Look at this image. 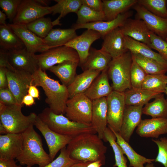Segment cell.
<instances>
[{"instance_id":"ab89813d","label":"cell","mask_w":167,"mask_h":167,"mask_svg":"<svg viewBox=\"0 0 167 167\" xmlns=\"http://www.w3.org/2000/svg\"><path fill=\"white\" fill-rule=\"evenodd\" d=\"M26 25L27 28L34 34L43 39L54 26L51 19L42 17Z\"/></svg>"},{"instance_id":"c3c4849f","label":"cell","mask_w":167,"mask_h":167,"mask_svg":"<svg viewBox=\"0 0 167 167\" xmlns=\"http://www.w3.org/2000/svg\"><path fill=\"white\" fill-rule=\"evenodd\" d=\"M82 4L98 12H103V3L101 0H82Z\"/></svg>"},{"instance_id":"4dcf8cb0","label":"cell","mask_w":167,"mask_h":167,"mask_svg":"<svg viewBox=\"0 0 167 167\" xmlns=\"http://www.w3.org/2000/svg\"><path fill=\"white\" fill-rule=\"evenodd\" d=\"M0 49L6 51L25 48L19 37L6 24L0 25Z\"/></svg>"},{"instance_id":"f6af8a7d","label":"cell","mask_w":167,"mask_h":167,"mask_svg":"<svg viewBox=\"0 0 167 167\" xmlns=\"http://www.w3.org/2000/svg\"><path fill=\"white\" fill-rule=\"evenodd\" d=\"M22 0H0V6L9 20L13 21Z\"/></svg>"},{"instance_id":"91938a15","label":"cell","mask_w":167,"mask_h":167,"mask_svg":"<svg viewBox=\"0 0 167 167\" xmlns=\"http://www.w3.org/2000/svg\"><path fill=\"white\" fill-rule=\"evenodd\" d=\"M5 127L0 123V135H5L8 133Z\"/></svg>"},{"instance_id":"ba28073f","label":"cell","mask_w":167,"mask_h":167,"mask_svg":"<svg viewBox=\"0 0 167 167\" xmlns=\"http://www.w3.org/2000/svg\"><path fill=\"white\" fill-rule=\"evenodd\" d=\"M36 56L40 67L45 71L66 61L79 63L77 52L73 49L65 45L50 49Z\"/></svg>"},{"instance_id":"9f6ffc18","label":"cell","mask_w":167,"mask_h":167,"mask_svg":"<svg viewBox=\"0 0 167 167\" xmlns=\"http://www.w3.org/2000/svg\"><path fill=\"white\" fill-rule=\"evenodd\" d=\"M91 162L80 161L72 165L71 167H87Z\"/></svg>"},{"instance_id":"f5cc1de1","label":"cell","mask_w":167,"mask_h":167,"mask_svg":"<svg viewBox=\"0 0 167 167\" xmlns=\"http://www.w3.org/2000/svg\"><path fill=\"white\" fill-rule=\"evenodd\" d=\"M28 94L34 98H36L38 99H40L39 91L36 87L33 84L29 86Z\"/></svg>"},{"instance_id":"52a82bcc","label":"cell","mask_w":167,"mask_h":167,"mask_svg":"<svg viewBox=\"0 0 167 167\" xmlns=\"http://www.w3.org/2000/svg\"><path fill=\"white\" fill-rule=\"evenodd\" d=\"M92 101L84 93L69 98L65 111L66 117L75 122L91 124Z\"/></svg>"},{"instance_id":"2e32d148","label":"cell","mask_w":167,"mask_h":167,"mask_svg":"<svg viewBox=\"0 0 167 167\" xmlns=\"http://www.w3.org/2000/svg\"><path fill=\"white\" fill-rule=\"evenodd\" d=\"M101 37V36L98 32L87 29L81 35L77 36L64 45L71 48L77 52L79 58V65L81 66L87 60L91 45Z\"/></svg>"},{"instance_id":"603a6c76","label":"cell","mask_w":167,"mask_h":167,"mask_svg":"<svg viewBox=\"0 0 167 167\" xmlns=\"http://www.w3.org/2000/svg\"><path fill=\"white\" fill-rule=\"evenodd\" d=\"M136 132L141 137L157 139L160 135L167 134V118H152L142 120Z\"/></svg>"},{"instance_id":"e0dca14e","label":"cell","mask_w":167,"mask_h":167,"mask_svg":"<svg viewBox=\"0 0 167 167\" xmlns=\"http://www.w3.org/2000/svg\"><path fill=\"white\" fill-rule=\"evenodd\" d=\"M143 105H126L121 127L118 132L121 136L129 143L135 129L141 120Z\"/></svg>"},{"instance_id":"7bdbcfd3","label":"cell","mask_w":167,"mask_h":167,"mask_svg":"<svg viewBox=\"0 0 167 167\" xmlns=\"http://www.w3.org/2000/svg\"><path fill=\"white\" fill-rule=\"evenodd\" d=\"M60 151L59 155L56 159L44 167H71L73 164L80 162L70 158L66 147Z\"/></svg>"},{"instance_id":"6125c7cd","label":"cell","mask_w":167,"mask_h":167,"mask_svg":"<svg viewBox=\"0 0 167 167\" xmlns=\"http://www.w3.org/2000/svg\"><path fill=\"white\" fill-rule=\"evenodd\" d=\"M165 94L166 95V99L167 101V84H166V89H165Z\"/></svg>"},{"instance_id":"8fae6325","label":"cell","mask_w":167,"mask_h":167,"mask_svg":"<svg viewBox=\"0 0 167 167\" xmlns=\"http://www.w3.org/2000/svg\"><path fill=\"white\" fill-rule=\"evenodd\" d=\"M52 13L51 6H42L35 0H22L12 23L26 24Z\"/></svg>"},{"instance_id":"f1b7e54d","label":"cell","mask_w":167,"mask_h":167,"mask_svg":"<svg viewBox=\"0 0 167 167\" xmlns=\"http://www.w3.org/2000/svg\"><path fill=\"white\" fill-rule=\"evenodd\" d=\"M76 30L73 28L52 29L43 40L50 49L63 46L77 36Z\"/></svg>"},{"instance_id":"003e7915","label":"cell","mask_w":167,"mask_h":167,"mask_svg":"<svg viewBox=\"0 0 167 167\" xmlns=\"http://www.w3.org/2000/svg\"></svg>"},{"instance_id":"bcb514c9","label":"cell","mask_w":167,"mask_h":167,"mask_svg":"<svg viewBox=\"0 0 167 167\" xmlns=\"http://www.w3.org/2000/svg\"><path fill=\"white\" fill-rule=\"evenodd\" d=\"M152 140L158 148V154L154 161L161 164L164 167H167V137L152 139Z\"/></svg>"},{"instance_id":"f907efd6","label":"cell","mask_w":167,"mask_h":167,"mask_svg":"<svg viewBox=\"0 0 167 167\" xmlns=\"http://www.w3.org/2000/svg\"><path fill=\"white\" fill-rule=\"evenodd\" d=\"M6 68L0 67V89L8 88Z\"/></svg>"},{"instance_id":"11a10c76","label":"cell","mask_w":167,"mask_h":167,"mask_svg":"<svg viewBox=\"0 0 167 167\" xmlns=\"http://www.w3.org/2000/svg\"><path fill=\"white\" fill-rule=\"evenodd\" d=\"M105 163L101 160L91 162L88 164L87 167H101Z\"/></svg>"},{"instance_id":"6da1fadb","label":"cell","mask_w":167,"mask_h":167,"mask_svg":"<svg viewBox=\"0 0 167 167\" xmlns=\"http://www.w3.org/2000/svg\"><path fill=\"white\" fill-rule=\"evenodd\" d=\"M66 148L73 160L91 162L101 160L105 163L107 148L96 134L84 133L73 137Z\"/></svg>"},{"instance_id":"6f0895ef","label":"cell","mask_w":167,"mask_h":167,"mask_svg":"<svg viewBox=\"0 0 167 167\" xmlns=\"http://www.w3.org/2000/svg\"><path fill=\"white\" fill-rule=\"evenodd\" d=\"M6 15L2 11H0V25L6 24Z\"/></svg>"},{"instance_id":"83f0119b","label":"cell","mask_w":167,"mask_h":167,"mask_svg":"<svg viewBox=\"0 0 167 167\" xmlns=\"http://www.w3.org/2000/svg\"><path fill=\"white\" fill-rule=\"evenodd\" d=\"M138 0H103V12L105 21L115 19L137 3Z\"/></svg>"},{"instance_id":"681fc988","label":"cell","mask_w":167,"mask_h":167,"mask_svg":"<svg viewBox=\"0 0 167 167\" xmlns=\"http://www.w3.org/2000/svg\"><path fill=\"white\" fill-rule=\"evenodd\" d=\"M5 67L9 70L14 71L9 63L7 51L0 49V67Z\"/></svg>"},{"instance_id":"03108f58","label":"cell","mask_w":167,"mask_h":167,"mask_svg":"<svg viewBox=\"0 0 167 167\" xmlns=\"http://www.w3.org/2000/svg\"><path fill=\"white\" fill-rule=\"evenodd\" d=\"M166 6H167V0H166Z\"/></svg>"},{"instance_id":"5b68a950","label":"cell","mask_w":167,"mask_h":167,"mask_svg":"<svg viewBox=\"0 0 167 167\" xmlns=\"http://www.w3.org/2000/svg\"><path fill=\"white\" fill-rule=\"evenodd\" d=\"M22 107L18 104L7 105L0 102V123L8 133H22L34 125L37 115L33 112L24 115L22 112Z\"/></svg>"},{"instance_id":"5bb4252c","label":"cell","mask_w":167,"mask_h":167,"mask_svg":"<svg viewBox=\"0 0 167 167\" xmlns=\"http://www.w3.org/2000/svg\"><path fill=\"white\" fill-rule=\"evenodd\" d=\"M8 25L16 34L30 52L43 53L50 49L45 43L43 39L29 30L25 24L11 23Z\"/></svg>"},{"instance_id":"8d00e7d4","label":"cell","mask_w":167,"mask_h":167,"mask_svg":"<svg viewBox=\"0 0 167 167\" xmlns=\"http://www.w3.org/2000/svg\"><path fill=\"white\" fill-rule=\"evenodd\" d=\"M105 142H108L112 147L114 153L115 163L113 167H127L126 158L124 155V152L120 146L116 141L115 135L107 127L105 132Z\"/></svg>"},{"instance_id":"9a60e30c","label":"cell","mask_w":167,"mask_h":167,"mask_svg":"<svg viewBox=\"0 0 167 167\" xmlns=\"http://www.w3.org/2000/svg\"><path fill=\"white\" fill-rule=\"evenodd\" d=\"M137 19L143 21L150 30L165 40L167 36V18L157 16L137 3L133 6Z\"/></svg>"},{"instance_id":"d6a6232c","label":"cell","mask_w":167,"mask_h":167,"mask_svg":"<svg viewBox=\"0 0 167 167\" xmlns=\"http://www.w3.org/2000/svg\"><path fill=\"white\" fill-rule=\"evenodd\" d=\"M126 105L138 106L144 105L153 98H155L161 93L151 91L143 88H131L124 92Z\"/></svg>"},{"instance_id":"44dd1931","label":"cell","mask_w":167,"mask_h":167,"mask_svg":"<svg viewBox=\"0 0 167 167\" xmlns=\"http://www.w3.org/2000/svg\"><path fill=\"white\" fill-rule=\"evenodd\" d=\"M124 36L120 27L115 29L103 38L104 41L101 49L112 59L120 57L128 50L125 47Z\"/></svg>"},{"instance_id":"816d5d0a","label":"cell","mask_w":167,"mask_h":167,"mask_svg":"<svg viewBox=\"0 0 167 167\" xmlns=\"http://www.w3.org/2000/svg\"><path fill=\"white\" fill-rule=\"evenodd\" d=\"M0 167H22L17 165L14 160L0 159Z\"/></svg>"},{"instance_id":"277c9868","label":"cell","mask_w":167,"mask_h":167,"mask_svg":"<svg viewBox=\"0 0 167 167\" xmlns=\"http://www.w3.org/2000/svg\"><path fill=\"white\" fill-rule=\"evenodd\" d=\"M38 116L51 129L62 135L73 138L84 133H96L91 124L72 121L63 114L54 113L49 107L44 109Z\"/></svg>"},{"instance_id":"4316f807","label":"cell","mask_w":167,"mask_h":167,"mask_svg":"<svg viewBox=\"0 0 167 167\" xmlns=\"http://www.w3.org/2000/svg\"><path fill=\"white\" fill-rule=\"evenodd\" d=\"M112 59L108 54L101 49L91 48L87 60L80 66L83 71L92 70L101 72L107 70Z\"/></svg>"},{"instance_id":"30bf717a","label":"cell","mask_w":167,"mask_h":167,"mask_svg":"<svg viewBox=\"0 0 167 167\" xmlns=\"http://www.w3.org/2000/svg\"><path fill=\"white\" fill-rule=\"evenodd\" d=\"M9 63L14 71L33 75L40 68L36 54L26 48L7 51Z\"/></svg>"},{"instance_id":"7402d4cb","label":"cell","mask_w":167,"mask_h":167,"mask_svg":"<svg viewBox=\"0 0 167 167\" xmlns=\"http://www.w3.org/2000/svg\"><path fill=\"white\" fill-rule=\"evenodd\" d=\"M131 11H127L118 16L115 19L110 21H100L84 24H75L72 28L76 30L82 28L91 29L98 32L103 38L115 29L122 26L126 20L132 15Z\"/></svg>"},{"instance_id":"be15d7a7","label":"cell","mask_w":167,"mask_h":167,"mask_svg":"<svg viewBox=\"0 0 167 167\" xmlns=\"http://www.w3.org/2000/svg\"><path fill=\"white\" fill-rule=\"evenodd\" d=\"M165 41H167V36L166 38L165 39Z\"/></svg>"},{"instance_id":"3957f363","label":"cell","mask_w":167,"mask_h":167,"mask_svg":"<svg viewBox=\"0 0 167 167\" xmlns=\"http://www.w3.org/2000/svg\"><path fill=\"white\" fill-rule=\"evenodd\" d=\"M32 125L22 133L23 151L16 159L21 165L44 167L52 161L44 150L41 138Z\"/></svg>"},{"instance_id":"ee69618b","label":"cell","mask_w":167,"mask_h":167,"mask_svg":"<svg viewBox=\"0 0 167 167\" xmlns=\"http://www.w3.org/2000/svg\"><path fill=\"white\" fill-rule=\"evenodd\" d=\"M151 44L149 47L158 52V53L167 61V42L152 32L150 34Z\"/></svg>"},{"instance_id":"ffe728a7","label":"cell","mask_w":167,"mask_h":167,"mask_svg":"<svg viewBox=\"0 0 167 167\" xmlns=\"http://www.w3.org/2000/svg\"><path fill=\"white\" fill-rule=\"evenodd\" d=\"M120 28L124 36L144 43L149 47L151 31L143 20L129 18Z\"/></svg>"},{"instance_id":"d6986e66","label":"cell","mask_w":167,"mask_h":167,"mask_svg":"<svg viewBox=\"0 0 167 167\" xmlns=\"http://www.w3.org/2000/svg\"><path fill=\"white\" fill-rule=\"evenodd\" d=\"M91 124L99 137L105 142V132L107 124V105L106 97L92 101Z\"/></svg>"},{"instance_id":"484cf974","label":"cell","mask_w":167,"mask_h":167,"mask_svg":"<svg viewBox=\"0 0 167 167\" xmlns=\"http://www.w3.org/2000/svg\"><path fill=\"white\" fill-rule=\"evenodd\" d=\"M126 48L131 53L139 54L152 59L167 68V61L158 53L154 51L147 45L136 41L128 36H124Z\"/></svg>"},{"instance_id":"cb8c5ba5","label":"cell","mask_w":167,"mask_h":167,"mask_svg":"<svg viewBox=\"0 0 167 167\" xmlns=\"http://www.w3.org/2000/svg\"><path fill=\"white\" fill-rule=\"evenodd\" d=\"M113 91L109 83L107 70L101 72L84 93L92 101L107 97Z\"/></svg>"},{"instance_id":"7dc6e473","label":"cell","mask_w":167,"mask_h":167,"mask_svg":"<svg viewBox=\"0 0 167 167\" xmlns=\"http://www.w3.org/2000/svg\"><path fill=\"white\" fill-rule=\"evenodd\" d=\"M0 102L7 105L17 104L15 96L9 88L0 89Z\"/></svg>"},{"instance_id":"60d3db41","label":"cell","mask_w":167,"mask_h":167,"mask_svg":"<svg viewBox=\"0 0 167 167\" xmlns=\"http://www.w3.org/2000/svg\"><path fill=\"white\" fill-rule=\"evenodd\" d=\"M137 3L152 14L167 18L166 0H138Z\"/></svg>"},{"instance_id":"94428289","label":"cell","mask_w":167,"mask_h":167,"mask_svg":"<svg viewBox=\"0 0 167 167\" xmlns=\"http://www.w3.org/2000/svg\"><path fill=\"white\" fill-rule=\"evenodd\" d=\"M145 167H155L153 163H147Z\"/></svg>"},{"instance_id":"ac0fdd59","label":"cell","mask_w":167,"mask_h":167,"mask_svg":"<svg viewBox=\"0 0 167 167\" xmlns=\"http://www.w3.org/2000/svg\"><path fill=\"white\" fill-rule=\"evenodd\" d=\"M23 147L22 133H8L0 135V159H16L22 153Z\"/></svg>"},{"instance_id":"7a4b0ae2","label":"cell","mask_w":167,"mask_h":167,"mask_svg":"<svg viewBox=\"0 0 167 167\" xmlns=\"http://www.w3.org/2000/svg\"><path fill=\"white\" fill-rule=\"evenodd\" d=\"M33 84L41 87L46 96L45 102L54 113H65L66 102L69 99L67 87L49 77L40 67L33 75Z\"/></svg>"},{"instance_id":"1f68e13d","label":"cell","mask_w":167,"mask_h":167,"mask_svg":"<svg viewBox=\"0 0 167 167\" xmlns=\"http://www.w3.org/2000/svg\"><path fill=\"white\" fill-rule=\"evenodd\" d=\"M116 136V141L123 150L129 162L130 167H145L146 163H152L155 159L147 158L137 153L121 136L118 132L111 129Z\"/></svg>"},{"instance_id":"7c38bea8","label":"cell","mask_w":167,"mask_h":167,"mask_svg":"<svg viewBox=\"0 0 167 167\" xmlns=\"http://www.w3.org/2000/svg\"><path fill=\"white\" fill-rule=\"evenodd\" d=\"M34 126L41 133L47 143L49 155L53 161L58 152L66 147L72 137L59 134L51 129L38 116Z\"/></svg>"},{"instance_id":"b9f144b4","label":"cell","mask_w":167,"mask_h":167,"mask_svg":"<svg viewBox=\"0 0 167 167\" xmlns=\"http://www.w3.org/2000/svg\"><path fill=\"white\" fill-rule=\"evenodd\" d=\"M147 75L133 57L130 73V80L132 88L134 89L141 88L143 83Z\"/></svg>"},{"instance_id":"e575fe53","label":"cell","mask_w":167,"mask_h":167,"mask_svg":"<svg viewBox=\"0 0 167 167\" xmlns=\"http://www.w3.org/2000/svg\"><path fill=\"white\" fill-rule=\"evenodd\" d=\"M142 112L152 118H167V101L163 93L159 95L152 102L145 104L143 108Z\"/></svg>"},{"instance_id":"f35d334b","label":"cell","mask_w":167,"mask_h":167,"mask_svg":"<svg viewBox=\"0 0 167 167\" xmlns=\"http://www.w3.org/2000/svg\"><path fill=\"white\" fill-rule=\"evenodd\" d=\"M76 24H84L100 21H105L103 12L95 11L82 4L78 11Z\"/></svg>"},{"instance_id":"680465c9","label":"cell","mask_w":167,"mask_h":167,"mask_svg":"<svg viewBox=\"0 0 167 167\" xmlns=\"http://www.w3.org/2000/svg\"><path fill=\"white\" fill-rule=\"evenodd\" d=\"M35 1L40 4L44 6H48L47 5L49 2V0H35Z\"/></svg>"},{"instance_id":"836d02e7","label":"cell","mask_w":167,"mask_h":167,"mask_svg":"<svg viewBox=\"0 0 167 167\" xmlns=\"http://www.w3.org/2000/svg\"><path fill=\"white\" fill-rule=\"evenodd\" d=\"M57 3L51 6L52 14L57 13L60 15L58 18L52 21L54 26L60 25V20L70 13L77 14L82 5V0H55Z\"/></svg>"},{"instance_id":"e7e4bbea","label":"cell","mask_w":167,"mask_h":167,"mask_svg":"<svg viewBox=\"0 0 167 167\" xmlns=\"http://www.w3.org/2000/svg\"><path fill=\"white\" fill-rule=\"evenodd\" d=\"M26 167H32V166H27Z\"/></svg>"},{"instance_id":"db71d44e","label":"cell","mask_w":167,"mask_h":167,"mask_svg":"<svg viewBox=\"0 0 167 167\" xmlns=\"http://www.w3.org/2000/svg\"><path fill=\"white\" fill-rule=\"evenodd\" d=\"M35 103L34 98L28 94L24 96L22 100V105L24 104L26 106H30Z\"/></svg>"},{"instance_id":"4fadbf2b","label":"cell","mask_w":167,"mask_h":167,"mask_svg":"<svg viewBox=\"0 0 167 167\" xmlns=\"http://www.w3.org/2000/svg\"><path fill=\"white\" fill-rule=\"evenodd\" d=\"M6 74L9 88L15 96L17 104L23 106V97L28 94L29 86L33 84L32 75L7 68Z\"/></svg>"},{"instance_id":"9c48e42d","label":"cell","mask_w":167,"mask_h":167,"mask_svg":"<svg viewBox=\"0 0 167 167\" xmlns=\"http://www.w3.org/2000/svg\"><path fill=\"white\" fill-rule=\"evenodd\" d=\"M106 98L108 127L119 132L126 105L124 93L113 91Z\"/></svg>"},{"instance_id":"8992f818","label":"cell","mask_w":167,"mask_h":167,"mask_svg":"<svg viewBox=\"0 0 167 167\" xmlns=\"http://www.w3.org/2000/svg\"><path fill=\"white\" fill-rule=\"evenodd\" d=\"M133 57L129 50L112 60L107 72L112 83L113 91L124 92L132 88L130 73Z\"/></svg>"},{"instance_id":"74e56055","label":"cell","mask_w":167,"mask_h":167,"mask_svg":"<svg viewBox=\"0 0 167 167\" xmlns=\"http://www.w3.org/2000/svg\"><path fill=\"white\" fill-rule=\"evenodd\" d=\"M167 83L165 74L149 75L146 76L142 88L161 93H165Z\"/></svg>"},{"instance_id":"d590c367","label":"cell","mask_w":167,"mask_h":167,"mask_svg":"<svg viewBox=\"0 0 167 167\" xmlns=\"http://www.w3.org/2000/svg\"><path fill=\"white\" fill-rule=\"evenodd\" d=\"M131 54L136 62L148 74H165L167 72V68L154 60L139 54Z\"/></svg>"},{"instance_id":"d4e9b609","label":"cell","mask_w":167,"mask_h":167,"mask_svg":"<svg viewBox=\"0 0 167 167\" xmlns=\"http://www.w3.org/2000/svg\"><path fill=\"white\" fill-rule=\"evenodd\" d=\"M101 72L99 71L87 70L77 75L72 83L67 87L69 98L77 94L84 93Z\"/></svg>"},{"instance_id":"f546056e","label":"cell","mask_w":167,"mask_h":167,"mask_svg":"<svg viewBox=\"0 0 167 167\" xmlns=\"http://www.w3.org/2000/svg\"><path fill=\"white\" fill-rule=\"evenodd\" d=\"M79 64L78 62L66 61L51 67L48 70L59 79L62 84L67 87L77 75L76 69Z\"/></svg>"}]
</instances>
